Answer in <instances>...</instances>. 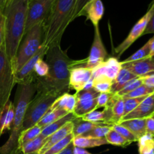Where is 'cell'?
Listing matches in <instances>:
<instances>
[{"label":"cell","mask_w":154,"mask_h":154,"mask_svg":"<svg viewBox=\"0 0 154 154\" xmlns=\"http://www.w3.org/2000/svg\"><path fill=\"white\" fill-rule=\"evenodd\" d=\"M49 71L45 78L36 76V84L59 96L69 91V75L72 60L59 45L48 47L45 57Z\"/></svg>","instance_id":"6da1fadb"},{"label":"cell","mask_w":154,"mask_h":154,"mask_svg":"<svg viewBox=\"0 0 154 154\" xmlns=\"http://www.w3.org/2000/svg\"><path fill=\"white\" fill-rule=\"evenodd\" d=\"M29 1L11 0L2 10L5 16L4 45L11 64L24 35Z\"/></svg>","instance_id":"7a4b0ae2"},{"label":"cell","mask_w":154,"mask_h":154,"mask_svg":"<svg viewBox=\"0 0 154 154\" xmlns=\"http://www.w3.org/2000/svg\"><path fill=\"white\" fill-rule=\"evenodd\" d=\"M35 78L17 84L13 102L14 116L10 136L8 141L0 147V154H20L18 141L23 132V124L26 108L36 93Z\"/></svg>","instance_id":"3957f363"},{"label":"cell","mask_w":154,"mask_h":154,"mask_svg":"<svg viewBox=\"0 0 154 154\" xmlns=\"http://www.w3.org/2000/svg\"><path fill=\"white\" fill-rule=\"evenodd\" d=\"M76 0H55L51 13L44 23L45 43L48 47L59 45L68 26L72 22Z\"/></svg>","instance_id":"277c9868"},{"label":"cell","mask_w":154,"mask_h":154,"mask_svg":"<svg viewBox=\"0 0 154 154\" xmlns=\"http://www.w3.org/2000/svg\"><path fill=\"white\" fill-rule=\"evenodd\" d=\"M44 42L45 27L44 23H42L33 26L23 37L12 62L14 74L37 53Z\"/></svg>","instance_id":"5b68a950"},{"label":"cell","mask_w":154,"mask_h":154,"mask_svg":"<svg viewBox=\"0 0 154 154\" xmlns=\"http://www.w3.org/2000/svg\"><path fill=\"white\" fill-rule=\"evenodd\" d=\"M59 96L57 93L48 91L36 84V94L26 108L23 124V131L37 124L49 111L52 104Z\"/></svg>","instance_id":"8992f818"},{"label":"cell","mask_w":154,"mask_h":154,"mask_svg":"<svg viewBox=\"0 0 154 154\" xmlns=\"http://www.w3.org/2000/svg\"><path fill=\"white\" fill-rule=\"evenodd\" d=\"M15 84L11 62L8 57L3 44L0 48V110L10 100V96Z\"/></svg>","instance_id":"52a82bcc"},{"label":"cell","mask_w":154,"mask_h":154,"mask_svg":"<svg viewBox=\"0 0 154 154\" xmlns=\"http://www.w3.org/2000/svg\"><path fill=\"white\" fill-rule=\"evenodd\" d=\"M107 56L108 53L102 42L99 26L94 27V38L89 57L86 60L81 61L72 60L71 69L74 67H84L93 70L99 65L102 64L104 61H105Z\"/></svg>","instance_id":"ba28073f"},{"label":"cell","mask_w":154,"mask_h":154,"mask_svg":"<svg viewBox=\"0 0 154 154\" xmlns=\"http://www.w3.org/2000/svg\"><path fill=\"white\" fill-rule=\"evenodd\" d=\"M55 0H29L24 35L33 26L47 20Z\"/></svg>","instance_id":"9c48e42d"},{"label":"cell","mask_w":154,"mask_h":154,"mask_svg":"<svg viewBox=\"0 0 154 154\" xmlns=\"http://www.w3.org/2000/svg\"><path fill=\"white\" fill-rule=\"evenodd\" d=\"M153 3H150V7H149L148 10H147V13L135 24L131 31L129 32V35L127 37L125 38V40L122 42L120 45H119L117 48L114 49V52L117 54V57L120 58L122 56V54L137 40L139 37L143 35L144 32L145 31L146 27H147V24H148L149 21H150V17L153 14Z\"/></svg>","instance_id":"30bf717a"},{"label":"cell","mask_w":154,"mask_h":154,"mask_svg":"<svg viewBox=\"0 0 154 154\" xmlns=\"http://www.w3.org/2000/svg\"><path fill=\"white\" fill-rule=\"evenodd\" d=\"M99 93L94 90H83L75 94L76 106L73 114L77 118H81L88 113L96 110L97 97Z\"/></svg>","instance_id":"8fae6325"},{"label":"cell","mask_w":154,"mask_h":154,"mask_svg":"<svg viewBox=\"0 0 154 154\" xmlns=\"http://www.w3.org/2000/svg\"><path fill=\"white\" fill-rule=\"evenodd\" d=\"M48 48V47L44 42L38 51H37V53L29 61H27L17 73L14 74L15 83L16 84H20V83L34 79L35 78L36 75L34 71L35 66L38 60L44 58Z\"/></svg>","instance_id":"7c38bea8"},{"label":"cell","mask_w":154,"mask_h":154,"mask_svg":"<svg viewBox=\"0 0 154 154\" xmlns=\"http://www.w3.org/2000/svg\"><path fill=\"white\" fill-rule=\"evenodd\" d=\"M93 70L84 67H74L70 69L69 75V90L76 93L83 90L84 86L91 79Z\"/></svg>","instance_id":"4fadbf2b"},{"label":"cell","mask_w":154,"mask_h":154,"mask_svg":"<svg viewBox=\"0 0 154 154\" xmlns=\"http://www.w3.org/2000/svg\"><path fill=\"white\" fill-rule=\"evenodd\" d=\"M104 5L102 0H90L84 5L78 17L85 16L87 20L93 23V26H99V23L104 14Z\"/></svg>","instance_id":"5bb4252c"},{"label":"cell","mask_w":154,"mask_h":154,"mask_svg":"<svg viewBox=\"0 0 154 154\" xmlns=\"http://www.w3.org/2000/svg\"><path fill=\"white\" fill-rule=\"evenodd\" d=\"M121 69V62L119 61L116 57H109L98 67L93 69L92 78L93 79L99 75H104L111 81H114Z\"/></svg>","instance_id":"9a60e30c"},{"label":"cell","mask_w":154,"mask_h":154,"mask_svg":"<svg viewBox=\"0 0 154 154\" xmlns=\"http://www.w3.org/2000/svg\"><path fill=\"white\" fill-rule=\"evenodd\" d=\"M122 67L132 72L135 76L141 78L145 75L154 74V63L150 58H146L130 63H122Z\"/></svg>","instance_id":"2e32d148"},{"label":"cell","mask_w":154,"mask_h":154,"mask_svg":"<svg viewBox=\"0 0 154 154\" xmlns=\"http://www.w3.org/2000/svg\"><path fill=\"white\" fill-rule=\"evenodd\" d=\"M154 114V99L153 94L147 96L137 108L122 118V120L131 119H145Z\"/></svg>","instance_id":"e0dca14e"},{"label":"cell","mask_w":154,"mask_h":154,"mask_svg":"<svg viewBox=\"0 0 154 154\" xmlns=\"http://www.w3.org/2000/svg\"><path fill=\"white\" fill-rule=\"evenodd\" d=\"M73 120L67 122L63 127H61L59 130L53 133L51 136L47 138L46 141H45L43 147L39 150L38 154H44L50 147H51L53 145H54L57 142H59L61 140H63V138H66V136L72 133L74 128Z\"/></svg>","instance_id":"ac0fdd59"},{"label":"cell","mask_w":154,"mask_h":154,"mask_svg":"<svg viewBox=\"0 0 154 154\" xmlns=\"http://www.w3.org/2000/svg\"><path fill=\"white\" fill-rule=\"evenodd\" d=\"M85 121L92 122L95 123H102V124L113 126L112 122V111L111 105H108L104 108L102 111H95L88 113L86 115L81 117Z\"/></svg>","instance_id":"d6986e66"},{"label":"cell","mask_w":154,"mask_h":154,"mask_svg":"<svg viewBox=\"0 0 154 154\" xmlns=\"http://www.w3.org/2000/svg\"><path fill=\"white\" fill-rule=\"evenodd\" d=\"M14 116V107L10 100L0 110V137L6 132L11 130Z\"/></svg>","instance_id":"ffe728a7"},{"label":"cell","mask_w":154,"mask_h":154,"mask_svg":"<svg viewBox=\"0 0 154 154\" xmlns=\"http://www.w3.org/2000/svg\"><path fill=\"white\" fill-rule=\"evenodd\" d=\"M76 106V97L75 95H71L69 93L59 96L51 105L50 110L55 109L65 110L68 114H73Z\"/></svg>","instance_id":"44dd1931"},{"label":"cell","mask_w":154,"mask_h":154,"mask_svg":"<svg viewBox=\"0 0 154 154\" xmlns=\"http://www.w3.org/2000/svg\"><path fill=\"white\" fill-rule=\"evenodd\" d=\"M136 78H138V77L135 76L134 74L129 72L126 68L122 67V69H120L119 73L117 74L115 79L113 81L112 86H111V93H112V94H117L119 91H120L123 88V87L129 81H130L131 80Z\"/></svg>","instance_id":"7402d4cb"},{"label":"cell","mask_w":154,"mask_h":154,"mask_svg":"<svg viewBox=\"0 0 154 154\" xmlns=\"http://www.w3.org/2000/svg\"><path fill=\"white\" fill-rule=\"evenodd\" d=\"M118 124L127 128L132 133H133L136 136L138 139L147 134L146 132V118L122 120Z\"/></svg>","instance_id":"603a6c76"},{"label":"cell","mask_w":154,"mask_h":154,"mask_svg":"<svg viewBox=\"0 0 154 154\" xmlns=\"http://www.w3.org/2000/svg\"><path fill=\"white\" fill-rule=\"evenodd\" d=\"M75 147H81V148H91V147H99V146L105 145L107 144L105 138H96L93 137L84 136V135H80V136L75 137L72 141Z\"/></svg>","instance_id":"cb8c5ba5"},{"label":"cell","mask_w":154,"mask_h":154,"mask_svg":"<svg viewBox=\"0 0 154 154\" xmlns=\"http://www.w3.org/2000/svg\"><path fill=\"white\" fill-rule=\"evenodd\" d=\"M75 118H76V117H75V116L73 114H66V116H64L63 117L60 118V120H57V121L51 123V124L48 125V126L44 127L43 129H42L40 135L45 138H48V137L51 136L53 133H54V132H57V130H59L60 128L63 127L67 122L72 121V120H75Z\"/></svg>","instance_id":"d4e9b609"},{"label":"cell","mask_w":154,"mask_h":154,"mask_svg":"<svg viewBox=\"0 0 154 154\" xmlns=\"http://www.w3.org/2000/svg\"><path fill=\"white\" fill-rule=\"evenodd\" d=\"M111 111H112L111 122L113 126L118 124L124 116V102L123 97L114 94V102L111 105Z\"/></svg>","instance_id":"484cf974"},{"label":"cell","mask_w":154,"mask_h":154,"mask_svg":"<svg viewBox=\"0 0 154 154\" xmlns=\"http://www.w3.org/2000/svg\"><path fill=\"white\" fill-rule=\"evenodd\" d=\"M74 128L72 134L74 137H78L80 135H83L87 132H90L92 129H94L96 126L102 123H95L92 122L85 121L81 118H75L73 120Z\"/></svg>","instance_id":"4316f807"},{"label":"cell","mask_w":154,"mask_h":154,"mask_svg":"<svg viewBox=\"0 0 154 154\" xmlns=\"http://www.w3.org/2000/svg\"><path fill=\"white\" fill-rule=\"evenodd\" d=\"M66 114H68V113L63 109H55L53 110V111L49 110L47 112V114L41 119L40 121L37 123V125L40 126L42 129H43L44 127L48 126L51 123L60 120V118L66 116Z\"/></svg>","instance_id":"83f0119b"},{"label":"cell","mask_w":154,"mask_h":154,"mask_svg":"<svg viewBox=\"0 0 154 154\" xmlns=\"http://www.w3.org/2000/svg\"><path fill=\"white\" fill-rule=\"evenodd\" d=\"M138 154H154V137L145 134L138 140Z\"/></svg>","instance_id":"f1b7e54d"},{"label":"cell","mask_w":154,"mask_h":154,"mask_svg":"<svg viewBox=\"0 0 154 154\" xmlns=\"http://www.w3.org/2000/svg\"><path fill=\"white\" fill-rule=\"evenodd\" d=\"M42 129L40 126H38L37 124L35 125L32 127L29 128V129H26V130H24L21 132L19 138V150H20V148L23 144H26L29 141H32V140L35 139V138H37L38 136H39L42 132Z\"/></svg>","instance_id":"f546056e"},{"label":"cell","mask_w":154,"mask_h":154,"mask_svg":"<svg viewBox=\"0 0 154 154\" xmlns=\"http://www.w3.org/2000/svg\"><path fill=\"white\" fill-rule=\"evenodd\" d=\"M113 81L104 75H99L93 78V88L99 93H111Z\"/></svg>","instance_id":"4dcf8cb0"},{"label":"cell","mask_w":154,"mask_h":154,"mask_svg":"<svg viewBox=\"0 0 154 154\" xmlns=\"http://www.w3.org/2000/svg\"><path fill=\"white\" fill-rule=\"evenodd\" d=\"M105 138L108 144H112L114 146H117V147H126L132 144L129 141L125 139L123 136H121L118 132H117L113 129H111V130L108 132Z\"/></svg>","instance_id":"1f68e13d"},{"label":"cell","mask_w":154,"mask_h":154,"mask_svg":"<svg viewBox=\"0 0 154 154\" xmlns=\"http://www.w3.org/2000/svg\"><path fill=\"white\" fill-rule=\"evenodd\" d=\"M150 41L149 40L144 46L141 48H140L138 51H137L135 54H132V56H130L129 57H128L127 59L124 60V61H122V63H130V62H134V61H138V60H144V59L149 58V56H150Z\"/></svg>","instance_id":"d6a6232c"},{"label":"cell","mask_w":154,"mask_h":154,"mask_svg":"<svg viewBox=\"0 0 154 154\" xmlns=\"http://www.w3.org/2000/svg\"><path fill=\"white\" fill-rule=\"evenodd\" d=\"M74 138H75L74 135L72 133H71L70 135L66 136L63 140H61L60 141L57 142V144L53 145L51 147H50L44 154H58L61 151H63L71 142H72Z\"/></svg>","instance_id":"836d02e7"},{"label":"cell","mask_w":154,"mask_h":154,"mask_svg":"<svg viewBox=\"0 0 154 154\" xmlns=\"http://www.w3.org/2000/svg\"><path fill=\"white\" fill-rule=\"evenodd\" d=\"M111 127H112V126H109V125L99 124L96 126L94 129H92L90 132H87L83 135L93 137V138H105L108 132L111 130Z\"/></svg>","instance_id":"e575fe53"},{"label":"cell","mask_w":154,"mask_h":154,"mask_svg":"<svg viewBox=\"0 0 154 154\" xmlns=\"http://www.w3.org/2000/svg\"><path fill=\"white\" fill-rule=\"evenodd\" d=\"M154 89L150 88V87H147V86L141 85L134 90L133 91L130 92V93H127L125 96H122L123 99H129V98H138V97H142V96H147L153 94Z\"/></svg>","instance_id":"d590c367"},{"label":"cell","mask_w":154,"mask_h":154,"mask_svg":"<svg viewBox=\"0 0 154 154\" xmlns=\"http://www.w3.org/2000/svg\"><path fill=\"white\" fill-rule=\"evenodd\" d=\"M147 96H142V97L138 98H129V99H123V102H124V116L133 111L135 108H137Z\"/></svg>","instance_id":"8d00e7d4"},{"label":"cell","mask_w":154,"mask_h":154,"mask_svg":"<svg viewBox=\"0 0 154 154\" xmlns=\"http://www.w3.org/2000/svg\"><path fill=\"white\" fill-rule=\"evenodd\" d=\"M142 80H141V78H134V79L129 81V82L123 87V88L120 91H119L116 95H117V96H121L122 97V96H125V95H126L127 93L133 91L134 90L138 88V87H140V86L142 85Z\"/></svg>","instance_id":"74e56055"},{"label":"cell","mask_w":154,"mask_h":154,"mask_svg":"<svg viewBox=\"0 0 154 154\" xmlns=\"http://www.w3.org/2000/svg\"><path fill=\"white\" fill-rule=\"evenodd\" d=\"M111 129H113L114 130H115L116 132H118L121 136H123L125 139L129 141V142L132 143L135 142V141H138V139L136 138V136H135L133 133H132L127 128L122 126V125L115 124L114 125V126H112Z\"/></svg>","instance_id":"f35d334b"},{"label":"cell","mask_w":154,"mask_h":154,"mask_svg":"<svg viewBox=\"0 0 154 154\" xmlns=\"http://www.w3.org/2000/svg\"><path fill=\"white\" fill-rule=\"evenodd\" d=\"M114 94L111 93H99L97 97V105L96 109L99 108H105L108 105H112L114 102Z\"/></svg>","instance_id":"ab89813d"},{"label":"cell","mask_w":154,"mask_h":154,"mask_svg":"<svg viewBox=\"0 0 154 154\" xmlns=\"http://www.w3.org/2000/svg\"><path fill=\"white\" fill-rule=\"evenodd\" d=\"M34 71L35 75L38 78H45V76L48 75L49 68H48V65L43 60V58L38 60L35 66Z\"/></svg>","instance_id":"60d3db41"},{"label":"cell","mask_w":154,"mask_h":154,"mask_svg":"<svg viewBox=\"0 0 154 154\" xmlns=\"http://www.w3.org/2000/svg\"><path fill=\"white\" fill-rule=\"evenodd\" d=\"M89 1H90V0H76L75 9H74L73 12V16H72V21H73L74 20L76 19L77 17H78L79 14L81 13L83 8L84 7V5H85Z\"/></svg>","instance_id":"b9f144b4"},{"label":"cell","mask_w":154,"mask_h":154,"mask_svg":"<svg viewBox=\"0 0 154 154\" xmlns=\"http://www.w3.org/2000/svg\"><path fill=\"white\" fill-rule=\"evenodd\" d=\"M146 132L154 137V114L146 118Z\"/></svg>","instance_id":"7bdbcfd3"},{"label":"cell","mask_w":154,"mask_h":154,"mask_svg":"<svg viewBox=\"0 0 154 154\" xmlns=\"http://www.w3.org/2000/svg\"><path fill=\"white\" fill-rule=\"evenodd\" d=\"M5 42V16L0 10V48Z\"/></svg>","instance_id":"ee69618b"},{"label":"cell","mask_w":154,"mask_h":154,"mask_svg":"<svg viewBox=\"0 0 154 154\" xmlns=\"http://www.w3.org/2000/svg\"><path fill=\"white\" fill-rule=\"evenodd\" d=\"M141 78L144 85L147 86L150 88L154 89V74H150V75L141 77Z\"/></svg>","instance_id":"f6af8a7d"},{"label":"cell","mask_w":154,"mask_h":154,"mask_svg":"<svg viewBox=\"0 0 154 154\" xmlns=\"http://www.w3.org/2000/svg\"><path fill=\"white\" fill-rule=\"evenodd\" d=\"M153 5V14H152V16L150 17V21H149L148 24H147V27H146L145 31L144 32V34H150V33H154V0L152 2Z\"/></svg>","instance_id":"bcb514c9"},{"label":"cell","mask_w":154,"mask_h":154,"mask_svg":"<svg viewBox=\"0 0 154 154\" xmlns=\"http://www.w3.org/2000/svg\"><path fill=\"white\" fill-rule=\"evenodd\" d=\"M74 147H75V146H74L73 143L71 142L70 144H69V145H68L67 147H66V148L63 150V151H61L58 154H73Z\"/></svg>","instance_id":"7dc6e473"},{"label":"cell","mask_w":154,"mask_h":154,"mask_svg":"<svg viewBox=\"0 0 154 154\" xmlns=\"http://www.w3.org/2000/svg\"><path fill=\"white\" fill-rule=\"evenodd\" d=\"M73 154H93L87 151L84 148H81V147H74V153Z\"/></svg>","instance_id":"c3c4849f"},{"label":"cell","mask_w":154,"mask_h":154,"mask_svg":"<svg viewBox=\"0 0 154 154\" xmlns=\"http://www.w3.org/2000/svg\"><path fill=\"white\" fill-rule=\"evenodd\" d=\"M150 56H149V58L154 55V36L152 38L150 39Z\"/></svg>","instance_id":"681fc988"},{"label":"cell","mask_w":154,"mask_h":154,"mask_svg":"<svg viewBox=\"0 0 154 154\" xmlns=\"http://www.w3.org/2000/svg\"><path fill=\"white\" fill-rule=\"evenodd\" d=\"M11 0H0V10L2 11L3 9L5 8L6 5H7L8 3L10 2Z\"/></svg>","instance_id":"f907efd6"},{"label":"cell","mask_w":154,"mask_h":154,"mask_svg":"<svg viewBox=\"0 0 154 154\" xmlns=\"http://www.w3.org/2000/svg\"><path fill=\"white\" fill-rule=\"evenodd\" d=\"M150 59H151V60H152V61H153V63H154V55L152 56V57H150Z\"/></svg>","instance_id":"816d5d0a"},{"label":"cell","mask_w":154,"mask_h":154,"mask_svg":"<svg viewBox=\"0 0 154 154\" xmlns=\"http://www.w3.org/2000/svg\"><path fill=\"white\" fill-rule=\"evenodd\" d=\"M153 99H154V93H153Z\"/></svg>","instance_id":"f5cc1de1"}]
</instances>
